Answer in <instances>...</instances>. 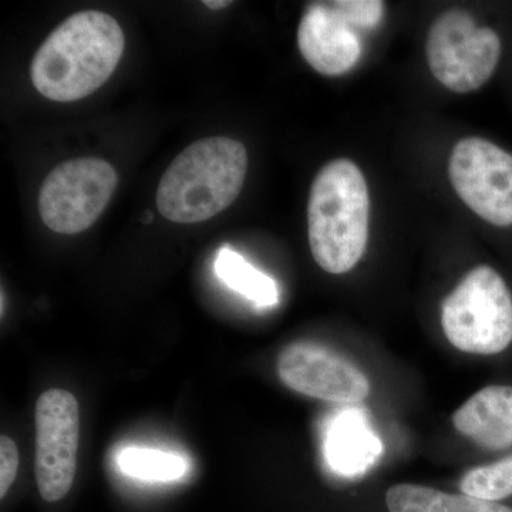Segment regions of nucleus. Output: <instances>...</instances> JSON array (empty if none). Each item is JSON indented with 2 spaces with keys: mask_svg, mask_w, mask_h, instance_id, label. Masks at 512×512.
I'll return each mask as SVG.
<instances>
[{
  "mask_svg": "<svg viewBox=\"0 0 512 512\" xmlns=\"http://www.w3.org/2000/svg\"><path fill=\"white\" fill-rule=\"evenodd\" d=\"M426 49L433 76L451 92L470 93L493 76L501 40L493 29L478 28L464 10L453 9L433 23Z\"/></svg>",
  "mask_w": 512,
  "mask_h": 512,
  "instance_id": "5",
  "label": "nucleus"
},
{
  "mask_svg": "<svg viewBox=\"0 0 512 512\" xmlns=\"http://www.w3.org/2000/svg\"><path fill=\"white\" fill-rule=\"evenodd\" d=\"M248 154L227 137L195 141L175 157L156 195L158 211L177 224H197L227 210L244 187Z\"/></svg>",
  "mask_w": 512,
  "mask_h": 512,
  "instance_id": "2",
  "label": "nucleus"
},
{
  "mask_svg": "<svg viewBox=\"0 0 512 512\" xmlns=\"http://www.w3.org/2000/svg\"><path fill=\"white\" fill-rule=\"evenodd\" d=\"M332 6L355 30L375 28L384 13V3L379 0H339Z\"/></svg>",
  "mask_w": 512,
  "mask_h": 512,
  "instance_id": "17",
  "label": "nucleus"
},
{
  "mask_svg": "<svg viewBox=\"0 0 512 512\" xmlns=\"http://www.w3.org/2000/svg\"><path fill=\"white\" fill-rule=\"evenodd\" d=\"M369 190L346 158L330 161L313 180L308 202L309 245L320 268L333 275L360 261L369 238Z\"/></svg>",
  "mask_w": 512,
  "mask_h": 512,
  "instance_id": "3",
  "label": "nucleus"
},
{
  "mask_svg": "<svg viewBox=\"0 0 512 512\" xmlns=\"http://www.w3.org/2000/svg\"><path fill=\"white\" fill-rule=\"evenodd\" d=\"M298 46L306 62L325 76L349 72L362 55L356 30L333 9L332 2L306 9L299 23Z\"/></svg>",
  "mask_w": 512,
  "mask_h": 512,
  "instance_id": "10",
  "label": "nucleus"
},
{
  "mask_svg": "<svg viewBox=\"0 0 512 512\" xmlns=\"http://www.w3.org/2000/svg\"><path fill=\"white\" fill-rule=\"evenodd\" d=\"M126 39L117 20L99 10L76 13L37 50L30 79L49 100L70 103L99 90L119 66Z\"/></svg>",
  "mask_w": 512,
  "mask_h": 512,
  "instance_id": "1",
  "label": "nucleus"
},
{
  "mask_svg": "<svg viewBox=\"0 0 512 512\" xmlns=\"http://www.w3.org/2000/svg\"><path fill=\"white\" fill-rule=\"evenodd\" d=\"M214 269L221 282L258 308L278 305L279 288L274 279L249 264L234 249L221 248L215 258Z\"/></svg>",
  "mask_w": 512,
  "mask_h": 512,
  "instance_id": "14",
  "label": "nucleus"
},
{
  "mask_svg": "<svg viewBox=\"0 0 512 512\" xmlns=\"http://www.w3.org/2000/svg\"><path fill=\"white\" fill-rule=\"evenodd\" d=\"M450 180L458 197L478 217L512 225V156L484 138L458 141L450 157Z\"/></svg>",
  "mask_w": 512,
  "mask_h": 512,
  "instance_id": "7",
  "label": "nucleus"
},
{
  "mask_svg": "<svg viewBox=\"0 0 512 512\" xmlns=\"http://www.w3.org/2000/svg\"><path fill=\"white\" fill-rule=\"evenodd\" d=\"M117 184L116 170L101 158L66 161L57 165L40 187V217L57 234H80L99 220Z\"/></svg>",
  "mask_w": 512,
  "mask_h": 512,
  "instance_id": "6",
  "label": "nucleus"
},
{
  "mask_svg": "<svg viewBox=\"0 0 512 512\" xmlns=\"http://www.w3.org/2000/svg\"><path fill=\"white\" fill-rule=\"evenodd\" d=\"M18 447L12 439L3 436L0 439V497H5L18 474Z\"/></svg>",
  "mask_w": 512,
  "mask_h": 512,
  "instance_id": "18",
  "label": "nucleus"
},
{
  "mask_svg": "<svg viewBox=\"0 0 512 512\" xmlns=\"http://www.w3.org/2000/svg\"><path fill=\"white\" fill-rule=\"evenodd\" d=\"M121 473L144 481H175L183 478L188 463L178 454L151 448L128 447L117 457Z\"/></svg>",
  "mask_w": 512,
  "mask_h": 512,
  "instance_id": "15",
  "label": "nucleus"
},
{
  "mask_svg": "<svg viewBox=\"0 0 512 512\" xmlns=\"http://www.w3.org/2000/svg\"><path fill=\"white\" fill-rule=\"evenodd\" d=\"M444 335L454 348L473 355L504 352L512 342V298L491 266L468 272L441 306Z\"/></svg>",
  "mask_w": 512,
  "mask_h": 512,
  "instance_id": "4",
  "label": "nucleus"
},
{
  "mask_svg": "<svg viewBox=\"0 0 512 512\" xmlns=\"http://www.w3.org/2000/svg\"><path fill=\"white\" fill-rule=\"evenodd\" d=\"M454 427L487 450L512 446V386H488L453 414Z\"/></svg>",
  "mask_w": 512,
  "mask_h": 512,
  "instance_id": "12",
  "label": "nucleus"
},
{
  "mask_svg": "<svg viewBox=\"0 0 512 512\" xmlns=\"http://www.w3.org/2000/svg\"><path fill=\"white\" fill-rule=\"evenodd\" d=\"M151 220H153V215H151L150 211L146 212V224H150Z\"/></svg>",
  "mask_w": 512,
  "mask_h": 512,
  "instance_id": "20",
  "label": "nucleus"
},
{
  "mask_svg": "<svg viewBox=\"0 0 512 512\" xmlns=\"http://www.w3.org/2000/svg\"><path fill=\"white\" fill-rule=\"evenodd\" d=\"M390 512H512L494 501L466 494H447L423 485L397 484L386 494Z\"/></svg>",
  "mask_w": 512,
  "mask_h": 512,
  "instance_id": "13",
  "label": "nucleus"
},
{
  "mask_svg": "<svg viewBox=\"0 0 512 512\" xmlns=\"http://www.w3.org/2000/svg\"><path fill=\"white\" fill-rule=\"evenodd\" d=\"M204 5L212 10H221L231 5V2H224V0H207V2H204Z\"/></svg>",
  "mask_w": 512,
  "mask_h": 512,
  "instance_id": "19",
  "label": "nucleus"
},
{
  "mask_svg": "<svg viewBox=\"0 0 512 512\" xmlns=\"http://www.w3.org/2000/svg\"><path fill=\"white\" fill-rule=\"evenodd\" d=\"M382 454V440L365 410L346 407L330 416L323 433V456L333 473L346 478L363 476Z\"/></svg>",
  "mask_w": 512,
  "mask_h": 512,
  "instance_id": "11",
  "label": "nucleus"
},
{
  "mask_svg": "<svg viewBox=\"0 0 512 512\" xmlns=\"http://www.w3.org/2000/svg\"><path fill=\"white\" fill-rule=\"evenodd\" d=\"M282 382L305 396L339 404H355L370 393L365 373L335 350L318 343H292L278 359Z\"/></svg>",
  "mask_w": 512,
  "mask_h": 512,
  "instance_id": "9",
  "label": "nucleus"
},
{
  "mask_svg": "<svg viewBox=\"0 0 512 512\" xmlns=\"http://www.w3.org/2000/svg\"><path fill=\"white\" fill-rule=\"evenodd\" d=\"M79 436L76 397L62 389L43 393L36 406V481L43 500L56 503L72 488Z\"/></svg>",
  "mask_w": 512,
  "mask_h": 512,
  "instance_id": "8",
  "label": "nucleus"
},
{
  "mask_svg": "<svg viewBox=\"0 0 512 512\" xmlns=\"http://www.w3.org/2000/svg\"><path fill=\"white\" fill-rule=\"evenodd\" d=\"M461 494L498 503L512 495V454L497 461L467 471L460 483Z\"/></svg>",
  "mask_w": 512,
  "mask_h": 512,
  "instance_id": "16",
  "label": "nucleus"
}]
</instances>
